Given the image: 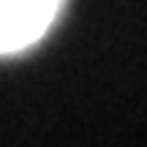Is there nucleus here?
Listing matches in <instances>:
<instances>
[{"mask_svg": "<svg viewBox=\"0 0 147 147\" xmlns=\"http://www.w3.org/2000/svg\"><path fill=\"white\" fill-rule=\"evenodd\" d=\"M60 0H0V52L22 49L49 27Z\"/></svg>", "mask_w": 147, "mask_h": 147, "instance_id": "nucleus-1", "label": "nucleus"}]
</instances>
